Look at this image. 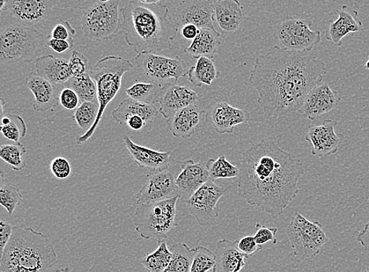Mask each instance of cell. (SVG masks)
<instances>
[{
    "instance_id": "836d02e7",
    "label": "cell",
    "mask_w": 369,
    "mask_h": 272,
    "mask_svg": "<svg viewBox=\"0 0 369 272\" xmlns=\"http://www.w3.org/2000/svg\"><path fill=\"white\" fill-rule=\"evenodd\" d=\"M1 134L9 141L21 143V138L26 136L27 127L23 119L17 115L6 114L1 116Z\"/></svg>"
},
{
    "instance_id": "ab89813d",
    "label": "cell",
    "mask_w": 369,
    "mask_h": 272,
    "mask_svg": "<svg viewBox=\"0 0 369 272\" xmlns=\"http://www.w3.org/2000/svg\"><path fill=\"white\" fill-rule=\"evenodd\" d=\"M215 266V256L208 247L195 248V254L190 272H208Z\"/></svg>"
},
{
    "instance_id": "f907efd6",
    "label": "cell",
    "mask_w": 369,
    "mask_h": 272,
    "mask_svg": "<svg viewBox=\"0 0 369 272\" xmlns=\"http://www.w3.org/2000/svg\"><path fill=\"white\" fill-rule=\"evenodd\" d=\"M200 28L193 24H188L181 28V33L186 40H194L198 36ZM179 32V33H180Z\"/></svg>"
},
{
    "instance_id": "681fc988",
    "label": "cell",
    "mask_w": 369,
    "mask_h": 272,
    "mask_svg": "<svg viewBox=\"0 0 369 272\" xmlns=\"http://www.w3.org/2000/svg\"><path fill=\"white\" fill-rule=\"evenodd\" d=\"M48 48L53 50L58 54L64 53L75 45V44L63 40L50 38L46 42Z\"/></svg>"
},
{
    "instance_id": "8992f818",
    "label": "cell",
    "mask_w": 369,
    "mask_h": 272,
    "mask_svg": "<svg viewBox=\"0 0 369 272\" xmlns=\"http://www.w3.org/2000/svg\"><path fill=\"white\" fill-rule=\"evenodd\" d=\"M46 42L43 34L31 26L6 25L0 34V61L3 65L32 62L48 48Z\"/></svg>"
},
{
    "instance_id": "816d5d0a",
    "label": "cell",
    "mask_w": 369,
    "mask_h": 272,
    "mask_svg": "<svg viewBox=\"0 0 369 272\" xmlns=\"http://www.w3.org/2000/svg\"><path fill=\"white\" fill-rule=\"evenodd\" d=\"M357 241L364 247L366 251H369V220L364 227L363 230L358 233Z\"/></svg>"
},
{
    "instance_id": "74e56055",
    "label": "cell",
    "mask_w": 369,
    "mask_h": 272,
    "mask_svg": "<svg viewBox=\"0 0 369 272\" xmlns=\"http://www.w3.org/2000/svg\"><path fill=\"white\" fill-rule=\"evenodd\" d=\"M27 153L26 147L21 143L4 144L0 147V158L9 164L14 171H21L25 168L26 163L23 156Z\"/></svg>"
},
{
    "instance_id": "cb8c5ba5",
    "label": "cell",
    "mask_w": 369,
    "mask_h": 272,
    "mask_svg": "<svg viewBox=\"0 0 369 272\" xmlns=\"http://www.w3.org/2000/svg\"><path fill=\"white\" fill-rule=\"evenodd\" d=\"M181 168V172L176 179L181 196L186 195L188 198L210 180L208 167L201 163L188 160L183 161Z\"/></svg>"
},
{
    "instance_id": "c3c4849f",
    "label": "cell",
    "mask_w": 369,
    "mask_h": 272,
    "mask_svg": "<svg viewBox=\"0 0 369 272\" xmlns=\"http://www.w3.org/2000/svg\"><path fill=\"white\" fill-rule=\"evenodd\" d=\"M13 229L14 227L11 224L5 222L4 220L0 222V249L2 252L11 238Z\"/></svg>"
},
{
    "instance_id": "7a4b0ae2",
    "label": "cell",
    "mask_w": 369,
    "mask_h": 272,
    "mask_svg": "<svg viewBox=\"0 0 369 272\" xmlns=\"http://www.w3.org/2000/svg\"><path fill=\"white\" fill-rule=\"evenodd\" d=\"M238 195L250 205L282 216L300 192L305 169L300 159L264 139L243 152L239 165Z\"/></svg>"
},
{
    "instance_id": "b9f144b4",
    "label": "cell",
    "mask_w": 369,
    "mask_h": 272,
    "mask_svg": "<svg viewBox=\"0 0 369 272\" xmlns=\"http://www.w3.org/2000/svg\"><path fill=\"white\" fill-rule=\"evenodd\" d=\"M69 68L72 77L85 75L88 70V60L77 50H73L69 61Z\"/></svg>"
},
{
    "instance_id": "484cf974",
    "label": "cell",
    "mask_w": 369,
    "mask_h": 272,
    "mask_svg": "<svg viewBox=\"0 0 369 272\" xmlns=\"http://www.w3.org/2000/svg\"><path fill=\"white\" fill-rule=\"evenodd\" d=\"M205 114V110L196 104L191 105L169 117L167 119L168 127L173 136L188 138L196 134V128Z\"/></svg>"
},
{
    "instance_id": "60d3db41",
    "label": "cell",
    "mask_w": 369,
    "mask_h": 272,
    "mask_svg": "<svg viewBox=\"0 0 369 272\" xmlns=\"http://www.w3.org/2000/svg\"><path fill=\"white\" fill-rule=\"evenodd\" d=\"M256 234H255V239L257 244L263 246L271 242L273 245H277L278 239L277 234L278 229L277 227H264L260 224H256L255 225Z\"/></svg>"
},
{
    "instance_id": "d590c367",
    "label": "cell",
    "mask_w": 369,
    "mask_h": 272,
    "mask_svg": "<svg viewBox=\"0 0 369 272\" xmlns=\"http://www.w3.org/2000/svg\"><path fill=\"white\" fill-rule=\"evenodd\" d=\"M212 180L238 178L240 168L232 165L223 154L218 159H210L205 164Z\"/></svg>"
},
{
    "instance_id": "11a10c76",
    "label": "cell",
    "mask_w": 369,
    "mask_h": 272,
    "mask_svg": "<svg viewBox=\"0 0 369 272\" xmlns=\"http://www.w3.org/2000/svg\"><path fill=\"white\" fill-rule=\"evenodd\" d=\"M55 272H73L69 268H58L55 270Z\"/></svg>"
},
{
    "instance_id": "6f0895ef",
    "label": "cell",
    "mask_w": 369,
    "mask_h": 272,
    "mask_svg": "<svg viewBox=\"0 0 369 272\" xmlns=\"http://www.w3.org/2000/svg\"><path fill=\"white\" fill-rule=\"evenodd\" d=\"M365 272H369V268H367Z\"/></svg>"
},
{
    "instance_id": "ee69618b",
    "label": "cell",
    "mask_w": 369,
    "mask_h": 272,
    "mask_svg": "<svg viewBox=\"0 0 369 272\" xmlns=\"http://www.w3.org/2000/svg\"><path fill=\"white\" fill-rule=\"evenodd\" d=\"M76 33V29L71 26L70 22L63 21L55 26L50 36L53 39L68 40L75 44Z\"/></svg>"
},
{
    "instance_id": "4316f807",
    "label": "cell",
    "mask_w": 369,
    "mask_h": 272,
    "mask_svg": "<svg viewBox=\"0 0 369 272\" xmlns=\"http://www.w3.org/2000/svg\"><path fill=\"white\" fill-rule=\"evenodd\" d=\"M35 71L54 85L68 82L72 77L69 68V61L55 58L51 55L36 58Z\"/></svg>"
},
{
    "instance_id": "bcb514c9",
    "label": "cell",
    "mask_w": 369,
    "mask_h": 272,
    "mask_svg": "<svg viewBox=\"0 0 369 272\" xmlns=\"http://www.w3.org/2000/svg\"><path fill=\"white\" fill-rule=\"evenodd\" d=\"M100 0H53L55 5L61 9L85 11Z\"/></svg>"
},
{
    "instance_id": "7402d4cb",
    "label": "cell",
    "mask_w": 369,
    "mask_h": 272,
    "mask_svg": "<svg viewBox=\"0 0 369 272\" xmlns=\"http://www.w3.org/2000/svg\"><path fill=\"white\" fill-rule=\"evenodd\" d=\"M26 85L34 95L33 109L38 112H54L59 104L55 85L42 77L35 70L26 79Z\"/></svg>"
},
{
    "instance_id": "e0dca14e",
    "label": "cell",
    "mask_w": 369,
    "mask_h": 272,
    "mask_svg": "<svg viewBox=\"0 0 369 272\" xmlns=\"http://www.w3.org/2000/svg\"><path fill=\"white\" fill-rule=\"evenodd\" d=\"M339 102L341 99L336 92L332 90L328 84H321L308 94L299 112L304 119L314 121L335 109Z\"/></svg>"
},
{
    "instance_id": "9f6ffc18",
    "label": "cell",
    "mask_w": 369,
    "mask_h": 272,
    "mask_svg": "<svg viewBox=\"0 0 369 272\" xmlns=\"http://www.w3.org/2000/svg\"><path fill=\"white\" fill-rule=\"evenodd\" d=\"M365 69L369 70V55L368 56V60L365 65Z\"/></svg>"
},
{
    "instance_id": "7bdbcfd3",
    "label": "cell",
    "mask_w": 369,
    "mask_h": 272,
    "mask_svg": "<svg viewBox=\"0 0 369 272\" xmlns=\"http://www.w3.org/2000/svg\"><path fill=\"white\" fill-rule=\"evenodd\" d=\"M51 173L58 180H65L70 178L72 168L70 161L62 157L55 158L50 165Z\"/></svg>"
},
{
    "instance_id": "5bb4252c",
    "label": "cell",
    "mask_w": 369,
    "mask_h": 272,
    "mask_svg": "<svg viewBox=\"0 0 369 272\" xmlns=\"http://www.w3.org/2000/svg\"><path fill=\"white\" fill-rule=\"evenodd\" d=\"M53 0H6L4 10L20 23H44L53 16Z\"/></svg>"
},
{
    "instance_id": "1f68e13d",
    "label": "cell",
    "mask_w": 369,
    "mask_h": 272,
    "mask_svg": "<svg viewBox=\"0 0 369 272\" xmlns=\"http://www.w3.org/2000/svg\"><path fill=\"white\" fill-rule=\"evenodd\" d=\"M173 256L164 272H190L195 254V249L186 244H176L171 246Z\"/></svg>"
},
{
    "instance_id": "d6a6232c",
    "label": "cell",
    "mask_w": 369,
    "mask_h": 272,
    "mask_svg": "<svg viewBox=\"0 0 369 272\" xmlns=\"http://www.w3.org/2000/svg\"><path fill=\"white\" fill-rule=\"evenodd\" d=\"M159 244L156 251L146 254L141 261L143 266L149 272H164L172 259L173 253L166 241Z\"/></svg>"
},
{
    "instance_id": "6da1fadb",
    "label": "cell",
    "mask_w": 369,
    "mask_h": 272,
    "mask_svg": "<svg viewBox=\"0 0 369 272\" xmlns=\"http://www.w3.org/2000/svg\"><path fill=\"white\" fill-rule=\"evenodd\" d=\"M327 65L313 50L297 51L273 46L256 58L249 82L267 119H278L299 111L308 94L322 83Z\"/></svg>"
},
{
    "instance_id": "e575fe53",
    "label": "cell",
    "mask_w": 369,
    "mask_h": 272,
    "mask_svg": "<svg viewBox=\"0 0 369 272\" xmlns=\"http://www.w3.org/2000/svg\"><path fill=\"white\" fill-rule=\"evenodd\" d=\"M161 87L154 83L137 82L125 89L128 97L145 104H154L158 102Z\"/></svg>"
},
{
    "instance_id": "603a6c76",
    "label": "cell",
    "mask_w": 369,
    "mask_h": 272,
    "mask_svg": "<svg viewBox=\"0 0 369 272\" xmlns=\"http://www.w3.org/2000/svg\"><path fill=\"white\" fill-rule=\"evenodd\" d=\"M238 241L220 240L215 249V266L212 272H241L248 256L238 249Z\"/></svg>"
},
{
    "instance_id": "f546056e",
    "label": "cell",
    "mask_w": 369,
    "mask_h": 272,
    "mask_svg": "<svg viewBox=\"0 0 369 272\" xmlns=\"http://www.w3.org/2000/svg\"><path fill=\"white\" fill-rule=\"evenodd\" d=\"M220 75L212 58L201 57L189 69L188 77L189 82L195 87H201L203 85L210 86Z\"/></svg>"
},
{
    "instance_id": "db71d44e",
    "label": "cell",
    "mask_w": 369,
    "mask_h": 272,
    "mask_svg": "<svg viewBox=\"0 0 369 272\" xmlns=\"http://www.w3.org/2000/svg\"><path fill=\"white\" fill-rule=\"evenodd\" d=\"M138 1L149 5H156L161 2V0H138Z\"/></svg>"
},
{
    "instance_id": "9a60e30c",
    "label": "cell",
    "mask_w": 369,
    "mask_h": 272,
    "mask_svg": "<svg viewBox=\"0 0 369 272\" xmlns=\"http://www.w3.org/2000/svg\"><path fill=\"white\" fill-rule=\"evenodd\" d=\"M181 195L176 186L174 173L169 170L154 173L149 176L137 196V205L171 200Z\"/></svg>"
},
{
    "instance_id": "f35d334b",
    "label": "cell",
    "mask_w": 369,
    "mask_h": 272,
    "mask_svg": "<svg viewBox=\"0 0 369 272\" xmlns=\"http://www.w3.org/2000/svg\"><path fill=\"white\" fill-rule=\"evenodd\" d=\"M23 200L21 191L16 185L6 183L0 189V204L9 212L13 215L14 211Z\"/></svg>"
},
{
    "instance_id": "277c9868",
    "label": "cell",
    "mask_w": 369,
    "mask_h": 272,
    "mask_svg": "<svg viewBox=\"0 0 369 272\" xmlns=\"http://www.w3.org/2000/svg\"><path fill=\"white\" fill-rule=\"evenodd\" d=\"M58 263L55 248L46 234L32 227H14L0 259L1 272H47Z\"/></svg>"
},
{
    "instance_id": "8fae6325",
    "label": "cell",
    "mask_w": 369,
    "mask_h": 272,
    "mask_svg": "<svg viewBox=\"0 0 369 272\" xmlns=\"http://www.w3.org/2000/svg\"><path fill=\"white\" fill-rule=\"evenodd\" d=\"M306 19L289 17L280 22L276 38L282 48L291 50L311 51L321 42V33L311 29Z\"/></svg>"
},
{
    "instance_id": "30bf717a",
    "label": "cell",
    "mask_w": 369,
    "mask_h": 272,
    "mask_svg": "<svg viewBox=\"0 0 369 272\" xmlns=\"http://www.w3.org/2000/svg\"><path fill=\"white\" fill-rule=\"evenodd\" d=\"M137 69L151 80L152 83L164 86L167 80L173 79L176 83L188 76L189 69L179 56L169 58L154 53L139 54L135 58Z\"/></svg>"
},
{
    "instance_id": "ac0fdd59",
    "label": "cell",
    "mask_w": 369,
    "mask_h": 272,
    "mask_svg": "<svg viewBox=\"0 0 369 272\" xmlns=\"http://www.w3.org/2000/svg\"><path fill=\"white\" fill-rule=\"evenodd\" d=\"M208 113L210 122L218 134H232L236 126L249 124L250 116L245 109L235 108L228 101H218L211 104Z\"/></svg>"
},
{
    "instance_id": "7c38bea8",
    "label": "cell",
    "mask_w": 369,
    "mask_h": 272,
    "mask_svg": "<svg viewBox=\"0 0 369 272\" xmlns=\"http://www.w3.org/2000/svg\"><path fill=\"white\" fill-rule=\"evenodd\" d=\"M227 190L224 186L210 180L184 201L199 225L208 227L216 222L219 217L218 203Z\"/></svg>"
},
{
    "instance_id": "d4e9b609",
    "label": "cell",
    "mask_w": 369,
    "mask_h": 272,
    "mask_svg": "<svg viewBox=\"0 0 369 272\" xmlns=\"http://www.w3.org/2000/svg\"><path fill=\"white\" fill-rule=\"evenodd\" d=\"M214 7L215 20L221 31L230 33L240 31L246 20V14L239 0H218Z\"/></svg>"
},
{
    "instance_id": "4dcf8cb0",
    "label": "cell",
    "mask_w": 369,
    "mask_h": 272,
    "mask_svg": "<svg viewBox=\"0 0 369 272\" xmlns=\"http://www.w3.org/2000/svg\"><path fill=\"white\" fill-rule=\"evenodd\" d=\"M64 85L75 91L77 94L81 102H98L97 85L90 73L86 72L81 76L72 77L69 82Z\"/></svg>"
},
{
    "instance_id": "3957f363",
    "label": "cell",
    "mask_w": 369,
    "mask_h": 272,
    "mask_svg": "<svg viewBox=\"0 0 369 272\" xmlns=\"http://www.w3.org/2000/svg\"><path fill=\"white\" fill-rule=\"evenodd\" d=\"M122 16L121 32L129 46L136 53L156 54L172 48L178 33L168 19L166 6L149 5L130 0L120 9Z\"/></svg>"
},
{
    "instance_id": "f6af8a7d",
    "label": "cell",
    "mask_w": 369,
    "mask_h": 272,
    "mask_svg": "<svg viewBox=\"0 0 369 272\" xmlns=\"http://www.w3.org/2000/svg\"><path fill=\"white\" fill-rule=\"evenodd\" d=\"M59 104L68 110L76 109L78 107L80 98L77 94L70 87H65L58 94Z\"/></svg>"
},
{
    "instance_id": "ba28073f",
    "label": "cell",
    "mask_w": 369,
    "mask_h": 272,
    "mask_svg": "<svg viewBox=\"0 0 369 272\" xmlns=\"http://www.w3.org/2000/svg\"><path fill=\"white\" fill-rule=\"evenodd\" d=\"M122 0H100L81 14L80 23L86 38L92 41L114 40L122 28Z\"/></svg>"
},
{
    "instance_id": "8d00e7d4",
    "label": "cell",
    "mask_w": 369,
    "mask_h": 272,
    "mask_svg": "<svg viewBox=\"0 0 369 272\" xmlns=\"http://www.w3.org/2000/svg\"><path fill=\"white\" fill-rule=\"evenodd\" d=\"M99 110V102H82L71 117L77 126L86 132L93 126L97 119Z\"/></svg>"
},
{
    "instance_id": "9c48e42d",
    "label": "cell",
    "mask_w": 369,
    "mask_h": 272,
    "mask_svg": "<svg viewBox=\"0 0 369 272\" xmlns=\"http://www.w3.org/2000/svg\"><path fill=\"white\" fill-rule=\"evenodd\" d=\"M287 236L292 246L294 260L304 262L319 256L328 238L319 222H309L306 217L295 212L287 227Z\"/></svg>"
},
{
    "instance_id": "d6986e66",
    "label": "cell",
    "mask_w": 369,
    "mask_h": 272,
    "mask_svg": "<svg viewBox=\"0 0 369 272\" xmlns=\"http://www.w3.org/2000/svg\"><path fill=\"white\" fill-rule=\"evenodd\" d=\"M334 121H324L321 126L308 128L305 139L313 146L311 154L317 158L334 156L341 146V138L336 132Z\"/></svg>"
},
{
    "instance_id": "4fadbf2b",
    "label": "cell",
    "mask_w": 369,
    "mask_h": 272,
    "mask_svg": "<svg viewBox=\"0 0 369 272\" xmlns=\"http://www.w3.org/2000/svg\"><path fill=\"white\" fill-rule=\"evenodd\" d=\"M214 21L215 7L211 0H182L173 14V23L177 33L188 24L216 31Z\"/></svg>"
},
{
    "instance_id": "f1b7e54d",
    "label": "cell",
    "mask_w": 369,
    "mask_h": 272,
    "mask_svg": "<svg viewBox=\"0 0 369 272\" xmlns=\"http://www.w3.org/2000/svg\"><path fill=\"white\" fill-rule=\"evenodd\" d=\"M220 34L217 31L210 28H200L196 38L184 53L198 60L201 57L213 58L220 44Z\"/></svg>"
},
{
    "instance_id": "44dd1931",
    "label": "cell",
    "mask_w": 369,
    "mask_h": 272,
    "mask_svg": "<svg viewBox=\"0 0 369 272\" xmlns=\"http://www.w3.org/2000/svg\"><path fill=\"white\" fill-rule=\"evenodd\" d=\"M337 13L338 18L329 21L326 38L339 48L343 45V40L346 36L363 31V24L358 18V11L350 9L348 5H343Z\"/></svg>"
},
{
    "instance_id": "7dc6e473",
    "label": "cell",
    "mask_w": 369,
    "mask_h": 272,
    "mask_svg": "<svg viewBox=\"0 0 369 272\" xmlns=\"http://www.w3.org/2000/svg\"><path fill=\"white\" fill-rule=\"evenodd\" d=\"M237 246L240 251L248 256L260 252L262 249V246L257 244L255 236H250V235L239 240Z\"/></svg>"
},
{
    "instance_id": "ffe728a7",
    "label": "cell",
    "mask_w": 369,
    "mask_h": 272,
    "mask_svg": "<svg viewBox=\"0 0 369 272\" xmlns=\"http://www.w3.org/2000/svg\"><path fill=\"white\" fill-rule=\"evenodd\" d=\"M130 157L140 168H146L151 173L169 170L173 159L169 152L154 151L132 141L128 136L123 137Z\"/></svg>"
},
{
    "instance_id": "5b68a950",
    "label": "cell",
    "mask_w": 369,
    "mask_h": 272,
    "mask_svg": "<svg viewBox=\"0 0 369 272\" xmlns=\"http://www.w3.org/2000/svg\"><path fill=\"white\" fill-rule=\"evenodd\" d=\"M132 68L134 65L129 60L115 55L102 58L94 65L90 73L97 85L100 110L93 126L77 138L78 145L87 143L93 136L107 107L120 90L124 75Z\"/></svg>"
},
{
    "instance_id": "2e32d148",
    "label": "cell",
    "mask_w": 369,
    "mask_h": 272,
    "mask_svg": "<svg viewBox=\"0 0 369 272\" xmlns=\"http://www.w3.org/2000/svg\"><path fill=\"white\" fill-rule=\"evenodd\" d=\"M198 101V93L188 86L168 83L161 87L158 102L159 114L169 119L179 110Z\"/></svg>"
},
{
    "instance_id": "f5cc1de1",
    "label": "cell",
    "mask_w": 369,
    "mask_h": 272,
    "mask_svg": "<svg viewBox=\"0 0 369 272\" xmlns=\"http://www.w3.org/2000/svg\"><path fill=\"white\" fill-rule=\"evenodd\" d=\"M146 123L141 116H132L127 121V126H128L132 130L139 131L141 130Z\"/></svg>"
},
{
    "instance_id": "83f0119b",
    "label": "cell",
    "mask_w": 369,
    "mask_h": 272,
    "mask_svg": "<svg viewBox=\"0 0 369 272\" xmlns=\"http://www.w3.org/2000/svg\"><path fill=\"white\" fill-rule=\"evenodd\" d=\"M159 114V109L154 104H145L128 97L118 105L112 115L115 121L124 126L132 116H141L146 124H152Z\"/></svg>"
},
{
    "instance_id": "52a82bcc",
    "label": "cell",
    "mask_w": 369,
    "mask_h": 272,
    "mask_svg": "<svg viewBox=\"0 0 369 272\" xmlns=\"http://www.w3.org/2000/svg\"><path fill=\"white\" fill-rule=\"evenodd\" d=\"M181 196L164 201L138 205L132 220L140 237L166 241L168 234L178 227L176 222V203Z\"/></svg>"
}]
</instances>
